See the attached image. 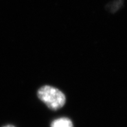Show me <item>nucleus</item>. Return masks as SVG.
Wrapping results in <instances>:
<instances>
[{"mask_svg":"<svg viewBox=\"0 0 127 127\" xmlns=\"http://www.w3.org/2000/svg\"><path fill=\"white\" fill-rule=\"evenodd\" d=\"M3 127H15L13 125H5Z\"/></svg>","mask_w":127,"mask_h":127,"instance_id":"7ed1b4c3","label":"nucleus"},{"mask_svg":"<svg viewBox=\"0 0 127 127\" xmlns=\"http://www.w3.org/2000/svg\"><path fill=\"white\" fill-rule=\"evenodd\" d=\"M51 127H73V124L70 119L62 117L53 121Z\"/></svg>","mask_w":127,"mask_h":127,"instance_id":"f03ea898","label":"nucleus"},{"mask_svg":"<svg viewBox=\"0 0 127 127\" xmlns=\"http://www.w3.org/2000/svg\"><path fill=\"white\" fill-rule=\"evenodd\" d=\"M37 96L42 102L52 110H57L65 105L66 98L65 94L57 88L45 85L39 88Z\"/></svg>","mask_w":127,"mask_h":127,"instance_id":"f257e3e1","label":"nucleus"}]
</instances>
